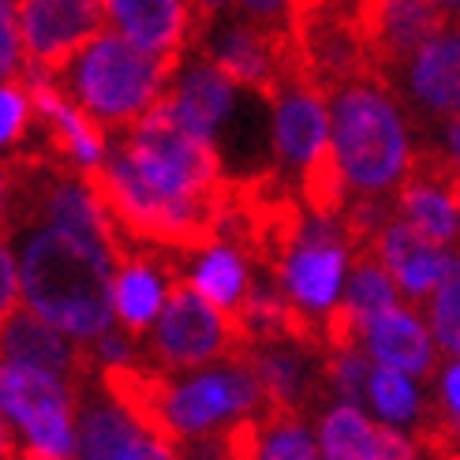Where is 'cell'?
<instances>
[{"label":"cell","instance_id":"cell-12","mask_svg":"<svg viewBox=\"0 0 460 460\" xmlns=\"http://www.w3.org/2000/svg\"><path fill=\"white\" fill-rule=\"evenodd\" d=\"M105 8L120 38H128L143 53L183 60L188 45H195L188 0H105Z\"/></svg>","mask_w":460,"mask_h":460},{"label":"cell","instance_id":"cell-4","mask_svg":"<svg viewBox=\"0 0 460 460\" xmlns=\"http://www.w3.org/2000/svg\"><path fill=\"white\" fill-rule=\"evenodd\" d=\"M124 154L135 161L143 180L165 195H221L228 188L221 154L176 117L169 98H161L131 128Z\"/></svg>","mask_w":460,"mask_h":460},{"label":"cell","instance_id":"cell-37","mask_svg":"<svg viewBox=\"0 0 460 460\" xmlns=\"http://www.w3.org/2000/svg\"><path fill=\"white\" fill-rule=\"evenodd\" d=\"M15 456H19V449L12 442V430L4 427V420H0V460H15Z\"/></svg>","mask_w":460,"mask_h":460},{"label":"cell","instance_id":"cell-24","mask_svg":"<svg viewBox=\"0 0 460 460\" xmlns=\"http://www.w3.org/2000/svg\"><path fill=\"white\" fill-rule=\"evenodd\" d=\"M367 394H371V404L378 408V416L385 423H408V420H416V411H420L416 385L408 382V375L389 371V367H375Z\"/></svg>","mask_w":460,"mask_h":460},{"label":"cell","instance_id":"cell-35","mask_svg":"<svg viewBox=\"0 0 460 460\" xmlns=\"http://www.w3.org/2000/svg\"><path fill=\"white\" fill-rule=\"evenodd\" d=\"M442 401L453 420H460V363H449V371L442 378Z\"/></svg>","mask_w":460,"mask_h":460},{"label":"cell","instance_id":"cell-26","mask_svg":"<svg viewBox=\"0 0 460 460\" xmlns=\"http://www.w3.org/2000/svg\"><path fill=\"white\" fill-rule=\"evenodd\" d=\"M326 378L344 404L359 408V401H367V385H371V367H367V356L359 349L330 352L326 356Z\"/></svg>","mask_w":460,"mask_h":460},{"label":"cell","instance_id":"cell-34","mask_svg":"<svg viewBox=\"0 0 460 460\" xmlns=\"http://www.w3.org/2000/svg\"><path fill=\"white\" fill-rule=\"evenodd\" d=\"M124 460H176V449H172V442H161V438H150V434H143V438L135 442V449Z\"/></svg>","mask_w":460,"mask_h":460},{"label":"cell","instance_id":"cell-11","mask_svg":"<svg viewBox=\"0 0 460 460\" xmlns=\"http://www.w3.org/2000/svg\"><path fill=\"white\" fill-rule=\"evenodd\" d=\"M330 146V112L326 94L307 83H288L273 98V157L281 172H307L322 150Z\"/></svg>","mask_w":460,"mask_h":460},{"label":"cell","instance_id":"cell-40","mask_svg":"<svg viewBox=\"0 0 460 460\" xmlns=\"http://www.w3.org/2000/svg\"><path fill=\"white\" fill-rule=\"evenodd\" d=\"M438 4H442V8L449 12V8H460V0H438Z\"/></svg>","mask_w":460,"mask_h":460},{"label":"cell","instance_id":"cell-31","mask_svg":"<svg viewBox=\"0 0 460 460\" xmlns=\"http://www.w3.org/2000/svg\"><path fill=\"white\" fill-rule=\"evenodd\" d=\"M19 292H22L19 266H15V259H12V247L0 240V322H4V318L19 307Z\"/></svg>","mask_w":460,"mask_h":460},{"label":"cell","instance_id":"cell-5","mask_svg":"<svg viewBox=\"0 0 460 460\" xmlns=\"http://www.w3.org/2000/svg\"><path fill=\"white\" fill-rule=\"evenodd\" d=\"M236 352H240L236 318L214 307L176 273L169 281V300L161 307L157 330H154V356L161 363V371L233 359Z\"/></svg>","mask_w":460,"mask_h":460},{"label":"cell","instance_id":"cell-23","mask_svg":"<svg viewBox=\"0 0 460 460\" xmlns=\"http://www.w3.org/2000/svg\"><path fill=\"white\" fill-rule=\"evenodd\" d=\"M344 307H349L363 326L375 314L397 307V281L389 278V270L378 262V255H359L352 259V281L349 292H344Z\"/></svg>","mask_w":460,"mask_h":460},{"label":"cell","instance_id":"cell-15","mask_svg":"<svg viewBox=\"0 0 460 460\" xmlns=\"http://www.w3.org/2000/svg\"><path fill=\"white\" fill-rule=\"evenodd\" d=\"M176 270L161 266V255L154 251H135L117 266V281H112V307L117 318L124 322L128 333H146L161 307L169 300V281Z\"/></svg>","mask_w":460,"mask_h":460},{"label":"cell","instance_id":"cell-36","mask_svg":"<svg viewBox=\"0 0 460 460\" xmlns=\"http://www.w3.org/2000/svg\"><path fill=\"white\" fill-rule=\"evenodd\" d=\"M446 143H449V157H453V165L460 169V112L456 117H449V128H446Z\"/></svg>","mask_w":460,"mask_h":460},{"label":"cell","instance_id":"cell-27","mask_svg":"<svg viewBox=\"0 0 460 460\" xmlns=\"http://www.w3.org/2000/svg\"><path fill=\"white\" fill-rule=\"evenodd\" d=\"M430 333L438 337L442 349H456L460 341V262L449 278L430 296Z\"/></svg>","mask_w":460,"mask_h":460},{"label":"cell","instance_id":"cell-16","mask_svg":"<svg viewBox=\"0 0 460 460\" xmlns=\"http://www.w3.org/2000/svg\"><path fill=\"white\" fill-rule=\"evenodd\" d=\"M165 98L183 124L214 143V135L236 112V83L228 79L217 64H191L188 72L176 79L172 94H165Z\"/></svg>","mask_w":460,"mask_h":460},{"label":"cell","instance_id":"cell-14","mask_svg":"<svg viewBox=\"0 0 460 460\" xmlns=\"http://www.w3.org/2000/svg\"><path fill=\"white\" fill-rule=\"evenodd\" d=\"M378 262L389 270V278H397V285L416 296V300H427V296L438 292V285L456 270V259L446 247L430 243L423 233H416L408 221H394L378 236L375 247Z\"/></svg>","mask_w":460,"mask_h":460},{"label":"cell","instance_id":"cell-28","mask_svg":"<svg viewBox=\"0 0 460 460\" xmlns=\"http://www.w3.org/2000/svg\"><path fill=\"white\" fill-rule=\"evenodd\" d=\"M34 117V102H31V90L27 83H0V146H12L19 143L31 128Z\"/></svg>","mask_w":460,"mask_h":460},{"label":"cell","instance_id":"cell-2","mask_svg":"<svg viewBox=\"0 0 460 460\" xmlns=\"http://www.w3.org/2000/svg\"><path fill=\"white\" fill-rule=\"evenodd\" d=\"M183 60L143 53L120 34H102L64 67L60 90L102 128H135L165 98V86Z\"/></svg>","mask_w":460,"mask_h":460},{"label":"cell","instance_id":"cell-19","mask_svg":"<svg viewBox=\"0 0 460 460\" xmlns=\"http://www.w3.org/2000/svg\"><path fill=\"white\" fill-rule=\"evenodd\" d=\"M397 210L430 243L449 247L460 240V206L453 202V195L446 188H438V183L420 176V172L404 176L401 195H397Z\"/></svg>","mask_w":460,"mask_h":460},{"label":"cell","instance_id":"cell-18","mask_svg":"<svg viewBox=\"0 0 460 460\" xmlns=\"http://www.w3.org/2000/svg\"><path fill=\"white\" fill-rule=\"evenodd\" d=\"M408 86L423 109L456 117L460 112V31H442L411 57Z\"/></svg>","mask_w":460,"mask_h":460},{"label":"cell","instance_id":"cell-13","mask_svg":"<svg viewBox=\"0 0 460 460\" xmlns=\"http://www.w3.org/2000/svg\"><path fill=\"white\" fill-rule=\"evenodd\" d=\"M0 363L34 367V371L67 378L83 371L86 352H79L57 326L38 318L31 307H15L0 322Z\"/></svg>","mask_w":460,"mask_h":460},{"label":"cell","instance_id":"cell-38","mask_svg":"<svg viewBox=\"0 0 460 460\" xmlns=\"http://www.w3.org/2000/svg\"><path fill=\"white\" fill-rule=\"evenodd\" d=\"M8 191H12V169L0 161V221H4V206H8Z\"/></svg>","mask_w":460,"mask_h":460},{"label":"cell","instance_id":"cell-3","mask_svg":"<svg viewBox=\"0 0 460 460\" xmlns=\"http://www.w3.org/2000/svg\"><path fill=\"white\" fill-rule=\"evenodd\" d=\"M330 143L344 180L363 195H382L404 183L411 169V143L389 90L375 79L352 83L333 94Z\"/></svg>","mask_w":460,"mask_h":460},{"label":"cell","instance_id":"cell-9","mask_svg":"<svg viewBox=\"0 0 460 460\" xmlns=\"http://www.w3.org/2000/svg\"><path fill=\"white\" fill-rule=\"evenodd\" d=\"M449 12L438 0H359V31L375 79L389 90L394 72H404L430 38H438Z\"/></svg>","mask_w":460,"mask_h":460},{"label":"cell","instance_id":"cell-17","mask_svg":"<svg viewBox=\"0 0 460 460\" xmlns=\"http://www.w3.org/2000/svg\"><path fill=\"white\" fill-rule=\"evenodd\" d=\"M430 337L434 333H427L423 322L404 307H389L363 326V344L371 352V359L401 375H430V367H434Z\"/></svg>","mask_w":460,"mask_h":460},{"label":"cell","instance_id":"cell-1","mask_svg":"<svg viewBox=\"0 0 460 460\" xmlns=\"http://www.w3.org/2000/svg\"><path fill=\"white\" fill-rule=\"evenodd\" d=\"M19 281L27 307L60 333L79 341H102L109 333L117 314L112 307L117 262L105 251H94L60 228H45L22 251Z\"/></svg>","mask_w":460,"mask_h":460},{"label":"cell","instance_id":"cell-30","mask_svg":"<svg viewBox=\"0 0 460 460\" xmlns=\"http://www.w3.org/2000/svg\"><path fill=\"white\" fill-rule=\"evenodd\" d=\"M240 12L247 15V22L255 27H266V31H285L288 22V4L292 0H236Z\"/></svg>","mask_w":460,"mask_h":460},{"label":"cell","instance_id":"cell-39","mask_svg":"<svg viewBox=\"0 0 460 460\" xmlns=\"http://www.w3.org/2000/svg\"><path fill=\"white\" fill-rule=\"evenodd\" d=\"M15 460H53V456H45V453H38V449H22Z\"/></svg>","mask_w":460,"mask_h":460},{"label":"cell","instance_id":"cell-29","mask_svg":"<svg viewBox=\"0 0 460 460\" xmlns=\"http://www.w3.org/2000/svg\"><path fill=\"white\" fill-rule=\"evenodd\" d=\"M22 57L19 45V15L12 0H0V79H8Z\"/></svg>","mask_w":460,"mask_h":460},{"label":"cell","instance_id":"cell-8","mask_svg":"<svg viewBox=\"0 0 460 460\" xmlns=\"http://www.w3.org/2000/svg\"><path fill=\"white\" fill-rule=\"evenodd\" d=\"M344 262H349V236H344L341 217H318L307 214L304 233L285 262L273 270L285 285V296L311 318H326L341 300Z\"/></svg>","mask_w":460,"mask_h":460},{"label":"cell","instance_id":"cell-7","mask_svg":"<svg viewBox=\"0 0 460 460\" xmlns=\"http://www.w3.org/2000/svg\"><path fill=\"white\" fill-rule=\"evenodd\" d=\"M0 411L22 427L31 438V449L72 460L79 442L72 427V394H67L64 378L34 371V367L0 363Z\"/></svg>","mask_w":460,"mask_h":460},{"label":"cell","instance_id":"cell-32","mask_svg":"<svg viewBox=\"0 0 460 460\" xmlns=\"http://www.w3.org/2000/svg\"><path fill=\"white\" fill-rule=\"evenodd\" d=\"M375 460H420L416 446H411L397 427H378V453Z\"/></svg>","mask_w":460,"mask_h":460},{"label":"cell","instance_id":"cell-6","mask_svg":"<svg viewBox=\"0 0 460 460\" xmlns=\"http://www.w3.org/2000/svg\"><path fill=\"white\" fill-rule=\"evenodd\" d=\"M22 72L57 79L90 41L105 34V0H15Z\"/></svg>","mask_w":460,"mask_h":460},{"label":"cell","instance_id":"cell-21","mask_svg":"<svg viewBox=\"0 0 460 460\" xmlns=\"http://www.w3.org/2000/svg\"><path fill=\"white\" fill-rule=\"evenodd\" d=\"M143 434L146 430L117 404L86 408L79 434V460H124Z\"/></svg>","mask_w":460,"mask_h":460},{"label":"cell","instance_id":"cell-10","mask_svg":"<svg viewBox=\"0 0 460 460\" xmlns=\"http://www.w3.org/2000/svg\"><path fill=\"white\" fill-rule=\"evenodd\" d=\"M262 389L255 375L247 371V363L228 359V367L217 371H202L191 382L172 385L169 394V427L172 438H191V434H206L225 420H243L251 411H259Z\"/></svg>","mask_w":460,"mask_h":460},{"label":"cell","instance_id":"cell-33","mask_svg":"<svg viewBox=\"0 0 460 460\" xmlns=\"http://www.w3.org/2000/svg\"><path fill=\"white\" fill-rule=\"evenodd\" d=\"M191 8V22H195V45L210 34V22L228 8V0H188Z\"/></svg>","mask_w":460,"mask_h":460},{"label":"cell","instance_id":"cell-25","mask_svg":"<svg viewBox=\"0 0 460 460\" xmlns=\"http://www.w3.org/2000/svg\"><path fill=\"white\" fill-rule=\"evenodd\" d=\"M255 460H318V446L300 416H273V411H266V438Z\"/></svg>","mask_w":460,"mask_h":460},{"label":"cell","instance_id":"cell-20","mask_svg":"<svg viewBox=\"0 0 460 460\" xmlns=\"http://www.w3.org/2000/svg\"><path fill=\"white\" fill-rule=\"evenodd\" d=\"M191 288L199 296H206L214 307H221L225 314H236L247 300V262L240 255V247L233 243H214L202 251V259L191 273Z\"/></svg>","mask_w":460,"mask_h":460},{"label":"cell","instance_id":"cell-22","mask_svg":"<svg viewBox=\"0 0 460 460\" xmlns=\"http://www.w3.org/2000/svg\"><path fill=\"white\" fill-rule=\"evenodd\" d=\"M322 460H375L378 427L356 404H337L322 420Z\"/></svg>","mask_w":460,"mask_h":460},{"label":"cell","instance_id":"cell-41","mask_svg":"<svg viewBox=\"0 0 460 460\" xmlns=\"http://www.w3.org/2000/svg\"><path fill=\"white\" fill-rule=\"evenodd\" d=\"M453 352H456V356H460V341H456V349H453Z\"/></svg>","mask_w":460,"mask_h":460}]
</instances>
